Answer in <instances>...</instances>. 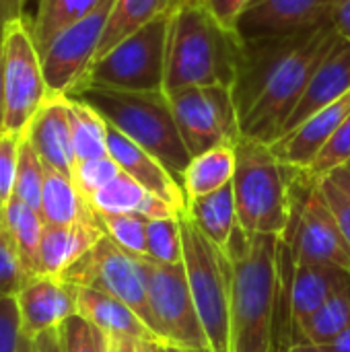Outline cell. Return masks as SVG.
Masks as SVG:
<instances>
[{
  "mask_svg": "<svg viewBox=\"0 0 350 352\" xmlns=\"http://www.w3.org/2000/svg\"><path fill=\"white\" fill-rule=\"evenodd\" d=\"M278 250V235H250L239 225L225 250L229 260L231 352H276Z\"/></svg>",
  "mask_w": 350,
  "mask_h": 352,
  "instance_id": "obj_1",
  "label": "cell"
},
{
  "mask_svg": "<svg viewBox=\"0 0 350 352\" xmlns=\"http://www.w3.org/2000/svg\"><path fill=\"white\" fill-rule=\"evenodd\" d=\"M241 39L206 8L184 2L169 21L165 95L186 87H227L237 74Z\"/></svg>",
  "mask_w": 350,
  "mask_h": 352,
  "instance_id": "obj_2",
  "label": "cell"
},
{
  "mask_svg": "<svg viewBox=\"0 0 350 352\" xmlns=\"http://www.w3.org/2000/svg\"><path fill=\"white\" fill-rule=\"evenodd\" d=\"M233 194L237 225L250 235L283 237L293 221V179L299 169L281 163L270 144L239 138Z\"/></svg>",
  "mask_w": 350,
  "mask_h": 352,
  "instance_id": "obj_3",
  "label": "cell"
},
{
  "mask_svg": "<svg viewBox=\"0 0 350 352\" xmlns=\"http://www.w3.org/2000/svg\"><path fill=\"white\" fill-rule=\"evenodd\" d=\"M72 97L89 103L103 120L132 142L157 157L182 186L192 161L165 93H126L99 87H83Z\"/></svg>",
  "mask_w": 350,
  "mask_h": 352,
  "instance_id": "obj_4",
  "label": "cell"
},
{
  "mask_svg": "<svg viewBox=\"0 0 350 352\" xmlns=\"http://www.w3.org/2000/svg\"><path fill=\"white\" fill-rule=\"evenodd\" d=\"M340 35L330 21L318 25L309 37L274 70L264 91L252 109L241 118V136L272 144L283 136V130L305 95L318 66L336 45Z\"/></svg>",
  "mask_w": 350,
  "mask_h": 352,
  "instance_id": "obj_5",
  "label": "cell"
},
{
  "mask_svg": "<svg viewBox=\"0 0 350 352\" xmlns=\"http://www.w3.org/2000/svg\"><path fill=\"white\" fill-rule=\"evenodd\" d=\"M184 268L210 352H231L229 260L182 212Z\"/></svg>",
  "mask_w": 350,
  "mask_h": 352,
  "instance_id": "obj_6",
  "label": "cell"
},
{
  "mask_svg": "<svg viewBox=\"0 0 350 352\" xmlns=\"http://www.w3.org/2000/svg\"><path fill=\"white\" fill-rule=\"evenodd\" d=\"M171 16H159L97 58L83 87L165 93V52ZM72 97V95H70Z\"/></svg>",
  "mask_w": 350,
  "mask_h": 352,
  "instance_id": "obj_7",
  "label": "cell"
},
{
  "mask_svg": "<svg viewBox=\"0 0 350 352\" xmlns=\"http://www.w3.org/2000/svg\"><path fill=\"white\" fill-rule=\"evenodd\" d=\"M2 76H4V134L25 136L31 122L52 97L45 85L41 54L27 19L2 27Z\"/></svg>",
  "mask_w": 350,
  "mask_h": 352,
  "instance_id": "obj_8",
  "label": "cell"
},
{
  "mask_svg": "<svg viewBox=\"0 0 350 352\" xmlns=\"http://www.w3.org/2000/svg\"><path fill=\"white\" fill-rule=\"evenodd\" d=\"M293 221L281 239L293 245L295 260L332 264L350 272V245L322 194L320 179L303 169L293 179Z\"/></svg>",
  "mask_w": 350,
  "mask_h": 352,
  "instance_id": "obj_9",
  "label": "cell"
},
{
  "mask_svg": "<svg viewBox=\"0 0 350 352\" xmlns=\"http://www.w3.org/2000/svg\"><path fill=\"white\" fill-rule=\"evenodd\" d=\"M153 328L161 344L182 351L210 352L198 311L192 301L182 264H159L142 258Z\"/></svg>",
  "mask_w": 350,
  "mask_h": 352,
  "instance_id": "obj_10",
  "label": "cell"
},
{
  "mask_svg": "<svg viewBox=\"0 0 350 352\" xmlns=\"http://www.w3.org/2000/svg\"><path fill=\"white\" fill-rule=\"evenodd\" d=\"M179 136L192 157L241 138L239 113L227 87H186L167 93Z\"/></svg>",
  "mask_w": 350,
  "mask_h": 352,
  "instance_id": "obj_11",
  "label": "cell"
},
{
  "mask_svg": "<svg viewBox=\"0 0 350 352\" xmlns=\"http://www.w3.org/2000/svg\"><path fill=\"white\" fill-rule=\"evenodd\" d=\"M62 278L76 287L97 289L120 299L130 309H134L138 318L155 334L142 258L124 252L107 235L83 260H78Z\"/></svg>",
  "mask_w": 350,
  "mask_h": 352,
  "instance_id": "obj_12",
  "label": "cell"
},
{
  "mask_svg": "<svg viewBox=\"0 0 350 352\" xmlns=\"http://www.w3.org/2000/svg\"><path fill=\"white\" fill-rule=\"evenodd\" d=\"M113 0H105L83 21L58 33L41 52L45 85L52 97H70L85 82L111 12Z\"/></svg>",
  "mask_w": 350,
  "mask_h": 352,
  "instance_id": "obj_13",
  "label": "cell"
},
{
  "mask_svg": "<svg viewBox=\"0 0 350 352\" xmlns=\"http://www.w3.org/2000/svg\"><path fill=\"white\" fill-rule=\"evenodd\" d=\"M316 27H309V29H303L297 33H289V35L241 39L239 58H237V74H235V82L231 87L233 101H235V107L239 113V122L252 109V105L258 101L260 93L264 91V87L270 80V76L274 74V70L309 37V33Z\"/></svg>",
  "mask_w": 350,
  "mask_h": 352,
  "instance_id": "obj_14",
  "label": "cell"
},
{
  "mask_svg": "<svg viewBox=\"0 0 350 352\" xmlns=\"http://www.w3.org/2000/svg\"><path fill=\"white\" fill-rule=\"evenodd\" d=\"M21 334L35 340L37 336L60 328L78 314L76 285L47 274H31L17 293Z\"/></svg>",
  "mask_w": 350,
  "mask_h": 352,
  "instance_id": "obj_15",
  "label": "cell"
},
{
  "mask_svg": "<svg viewBox=\"0 0 350 352\" xmlns=\"http://www.w3.org/2000/svg\"><path fill=\"white\" fill-rule=\"evenodd\" d=\"M332 0H250L235 33L239 39L289 35L330 21Z\"/></svg>",
  "mask_w": 350,
  "mask_h": 352,
  "instance_id": "obj_16",
  "label": "cell"
},
{
  "mask_svg": "<svg viewBox=\"0 0 350 352\" xmlns=\"http://www.w3.org/2000/svg\"><path fill=\"white\" fill-rule=\"evenodd\" d=\"M349 116L350 93H347L344 97L316 111L293 132L281 136L270 144V148L281 163L293 169H307Z\"/></svg>",
  "mask_w": 350,
  "mask_h": 352,
  "instance_id": "obj_17",
  "label": "cell"
},
{
  "mask_svg": "<svg viewBox=\"0 0 350 352\" xmlns=\"http://www.w3.org/2000/svg\"><path fill=\"white\" fill-rule=\"evenodd\" d=\"M347 285H350V272L344 268L295 260L289 287V346L295 330Z\"/></svg>",
  "mask_w": 350,
  "mask_h": 352,
  "instance_id": "obj_18",
  "label": "cell"
},
{
  "mask_svg": "<svg viewBox=\"0 0 350 352\" xmlns=\"http://www.w3.org/2000/svg\"><path fill=\"white\" fill-rule=\"evenodd\" d=\"M107 153L120 165V169L128 173L132 179H136L142 188L167 200L175 208L186 210V192L177 184V179L167 171V167L149 151H144L142 146H138L111 126L107 130Z\"/></svg>",
  "mask_w": 350,
  "mask_h": 352,
  "instance_id": "obj_19",
  "label": "cell"
},
{
  "mask_svg": "<svg viewBox=\"0 0 350 352\" xmlns=\"http://www.w3.org/2000/svg\"><path fill=\"white\" fill-rule=\"evenodd\" d=\"M27 140L45 167L72 177L74 148L68 97H50L27 130Z\"/></svg>",
  "mask_w": 350,
  "mask_h": 352,
  "instance_id": "obj_20",
  "label": "cell"
},
{
  "mask_svg": "<svg viewBox=\"0 0 350 352\" xmlns=\"http://www.w3.org/2000/svg\"><path fill=\"white\" fill-rule=\"evenodd\" d=\"M103 237L99 217L76 225H45L37 252V274L62 278Z\"/></svg>",
  "mask_w": 350,
  "mask_h": 352,
  "instance_id": "obj_21",
  "label": "cell"
},
{
  "mask_svg": "<svg viewBox=\"0 0 350 352\" xmlns=\"http://www.w3.org/2000/svg\"><path fill=\"white\" fill-rule=\"evenodd\" d=\"M347 93H350V41L340 37L336 45L328 52V56L322 60V64L318 66L305 95L301 97L299 105L289 118L283 130V136L293 132L316 111L344 97Z\"/></svg>",
  "mask_w": 350,
  "mask_h": 352,
  "instance_id": "obj_22",
  "label": "cell"
},
{
  "mask_svg": "<svg viewBox=\"0 0 350 352\" xmlns=\"http://www.w3.org/2000/svg\"><path fill=\"white\" fill-rule=\"evenodd\" d=\"M95 214H138L146 221L179 217L184 210L142 188L128 173H120L105 188L95 192L89 200Z\"/></svg>",
  "mask_w": 350,
  "mask_h": 352,
  "instance_id": "obj_23",
  "label": "cell"
},
{
  "mask_svg": "<svg viewBox=\"0 0 350 352\" xmlns=\"http://www.w3.org/2000/svg\"><path fill=\"white\" fill-rule=\"evenodd\" d=\"M78 316L99 328L107 338H136L159 342L153 330L120 299L89 287H76ZM161 344V342H159Z\"/></svg>",
  "mask_w": 350,
  "mask_h": 352,
  "instance_id": "obj_24",
  "label": "cell"
},
{
  "mask_svg": "<svg viewBox=\"0 0 350 352\" xmlns=\"http://www.w3.org/2000/svg\"><path fill=\"white\" fill-rule=\"evenodd\" d=\"M184 212L192 219V223L210 243L225 252L237 229L233 182L212 194L188 200Z\"/></svg>",
  "mask_w": 350,
  "mask_h": 352,
  "instance_id": "obj_25",
  "label": "cell"
},
{
  "mask_svg": "<svg viewBox=\"0 0 350 352\" xmlns=\"http://www.w3.org/2000/svg\"><path fill=\"white\" fill-rule=\"evenodd\" d=\"M186 0H113L97 58L109 52L124 37L132 35L140 27L159 16H173ZM95 58V60H97Z\"/></svg>",
  "mask_w": 350,
  "mask_h": 352,
  "instance_id": "obj_26",
  "label": "cell"
},
{
  "mask_svg": "<svg viewBox=\"0 0 350 352\" xmlns=\"http://www.w3.org/2000/svg\"><path fill=\"white\" fill-rule=\"evenodd\" d=\"M41 217L45 225H76L95 221L97 214L83 198L72 177L45 167V182L41 194Z\"/></svg>",
  "mask_w": 350,
  "mask_h": 352,
  "instance_id": "obj_27",
  "label": "cell"
},
{
  "mask_svg": "<svg viewBox=\"0 0 350 352\" xmlns=\"http://www.w3.org/2000/svg\"><path fill=\"white\" fill-rule=\"evenodd\" d=\"M235 144L231 142L219 144L202 155L192 157L190 165L186 167L184 182H182V188L188 200L212 194L233 182L235 163H237Z\"/></svg>",
  "mask_w": 350,
  "mask_h": 352,
  "instance_id": "obj_28",
  "label": "cell"
},
{
  "mask_svg": "<svg viewBox=\"0 0 350 352\" xmlns=\"http://www.w3.org/2000/svg\"><path fill=\"white\" fill-rule=\"evenodd\" d=\"M0 227L10 235L29 274H37V252L45 221L39 210L27 206L17 196H10L0 210Z\"/></svg>",
  "mask_w": 350,
  "mask_h": 352,
  "instance_id": "obj_29",
  "label": "cell"
},
{
  "mask_svg": "<svg viewBox=\"0 0 350 352\" xmlns=\"http://www.w3.org/2000/svg\"><path fill=\"white\" fill-rule=\"evenodd\" d=\"M350 330V285L328 299L293 334L291 344L324 346Z\"/></svg>",
  "mask_w": 350,
  "mask_h": 352,
  "instance_id": "obj_30",
  "label": "cell"
},
{
  "mask_svg": "<svg viewBox=\"0 0 350 352\" xmlns=\"http://www.w3.org/2000/svg\"><path fill=\"white\" fill-rule=\"evenodd\" d=\"M105 0H39L35 19L29 23L39 54L58 33L89 16Z\"/></svg>",
  "mask_w": 350,
  "mask_h": 352,
  "instance_id": "obj_31",
  "label": "cell"
},
{
  "mask_svg": "<svg viewBox=\"0 0 350 352\" xmlns=\"http://www.w3.org/2000/svg\"><path fill=\"white\" fill-rule=\"evenodd\" d=\"M70 105V128H72V148L76 161L105 157L107 153V130L109 124L103 116L89 103L68 97Z\"/></svg>",
  "mask_w": 350,
  "mask_h": 352,
  "instance_id": "obj_32",
  "label": "cell"
},
{
  "mask_svg": "<svg viewBox=\"0 0 350 352\" xmlns=\"http://www.w3.org/2000/svg\"><path fill=\"white\" fill-rule=\"evenodd\" d=\"M146 258L159 264H182V214L171 219H153L146 223Z\"/></svg>",
  "mask_w": 350,
  "mask_h": 352,
  "instance_id": "obj_33",
  "label": "cell"
},
{
  "mask_svg": "<svg viewBox=\"0 0 350 352\" xmlns=\"http://www.w3.org/2000/svg\"><path fill=\"white\" fill-rule=\"evenodd\" d=\"M43 182H45V165L35 153V148L31 146V142L27 140V136H23L12 196H17L21 202H25L27 206L35 210H41Z\"/></svg>",
  "mask_w": 350,
  "mask_h": 352,
  "instance_id": "obj_34",
  "label": "cell"
},
{
  "mask_svg": "<svg viewBox=\"0 0 350 352\" xmlns=\"http://www.w3.org/2000/svg\"><path fill=\"white\" fill-rule=\"evenodd\" d=\"M105 235L124 252L146 258V219L138 214H97Z\"/></svg>",
  "mask_w": 350,
  "mask_h": 352,
  "instance_id": "obj_35",
  "label": "cell"
},
{
  "mask_svg": "<svg viewBox=\"0 0 350 352\" xmlns=\"http://www.w3.org/2000/svg\"><path fill=\"white\" fill-rule=\"evenodd\" d=\"M122 173L120 165L111 159V155L76 161L72 169V182L83 194L85 200H89L95 192L105 188L111 179H116Z\"/></svg>",
  "mask_w": 350,
  "mask_h": 352,
  "instance_id": "obj_36",
  "label": "cell"
},
{
  "mask_svg": "<svg viewBox=\"0 0 350 352\" xmlns=\"http://www.w3.org/2000/svg\"><path fill=\"white\" fill-rule=\"evenodd\" d=\"M350 163V116L340 124V128L334 132V136L326 142V146L320 151V155L314 159V163L303 169L314 179H324L332 171L342 169Z\"/></svg>",
  "mask_w": 350,
  "mask_h": 352,
  "instance_id": "obj_37",
  "label": "cell"
},
{
  "mask_svg": "<svg viewBox=\"0 0 350 352\" xmlns=\"http://www.w3.org/2000/svg\"><path fill=\"white\" fill-rule=\"evenodd\" d=\"M60 338L62 352H107V336L78 314L60 326Z\"/></svg>",
  "mask_w": 350,
  "mask_h": 352,
  "instance_id": "obj_38",
  "label": "cell"
},
{
  "mask_svg": "<svg viewBox=\"0 0 350 352\" xmlns=\"http://www.w3.org/2000/svg\"><path fill=\"white\" fill-rule=\"evenodd\" d=\"M29 272L19 256L10 235L0 227V299L17 297V293L29 280Z\"/></svg>",
  "mask_w": 350,
  "mask_h": 352,
  "instance_id": "obj_39",
  "label": "cell"
},
{
  "mask_svg": "<svg viewBox=\"0 0 350 352\" xmlns=\"http://www.w3.org/2000/svg\"><path fill=\"white\" fill-rule=\"evenodd\" d=\"M21 140H23V136H19V134H2L0 136V190H2L4 202L14 192Z\"/></svg>",
  "mask_w": 350,
  "mask_h": 352,
  "instance_id": "obj_40",
  "label": "cell"
},
{
  "mask_svg": "<svg viewBox=\"0 0 350 352\" xmlns=\"http://www.w3.org/2000/svg\"><path fill=\"white\" fill-rule=\"evenodd\" d=\"M320 188H322V194H324L347 243L350 245V194L344 188H340L332 177L320 179Z\"/></svg>",
  "mask_w": 350,
  "mask_h": 352,
  "instance_id": "obj_41",
  "label": "cell"
},
{
  "mask_svg": "<svg viewBox=\"0 0 350 352\" xmlns=\"http://www.w3.org/2000/svg\"><path fill=\"white\" fill-rule=\"evenodd\" d=\"M21 320L17 299H0V352H19Z\"/></svg>",
  "mask_w": 350,
  "mask_h": 352,
  "instance_id": "obj_42",
  "label": "cell"
},
{
  "mask_svg": "<svg viewBox=\"0 0 350 352\" xmlns=\"http://www.w3.org/2000/svg\"><path fill=\"white\" fill-rule=\"evenodd\" d=\"M186 2L200 4V6L206 8L219 23H223L227 29L235 31L237 19H239L241 10L248 6L250 0H186Z\"/></svg>",
  "mask_w": 350,
  "mask_h": 352,
  "instance_id": "obj_43",
  "label": "cell"
},
{
  "mask_svg": "<svg viewBox=\"0 0 350 352\" xmlns=\"http://www.w3.org/2000/svg\"><path fill=\"white\" fill-rule=\"evenodd\" d=\"M330 23L342 39L350 41V0H332Z\"/></svg>",
  "mask_w": 350,
  "mask_h": 352,
  "instance_id": "obj_44",
  "label": "cell"
},
{
  "mask_svg": "<svg viewBox=\"0 0 350 352\" xmlns=\"http://www.w3.org/2000/svg\"><path fill=\"white\" fill-rule=\"evenodd\" d=\"M155 342L136 338H107V352H153Z\"/></svg>",
  "mask_w": 350,
  "mask_h": 352,
  "instance_id": "obj_45",
  "label": "cell"
},
{
  "mask_svg": "<svg viewBox=\"0 0 350 352\" xmlns=\"http://www.w3.org/2000/svg\"><path fill=\"white\" fill-rule=\"evenodd\" d=\"M33 352H62V338L60 328L50 330L33 340Z\"/></svg>",
  "mask_w": 350,
  "mask_h": 352,
  "instance_id": "obj_46",
  "label": "cell"
},
{
  "mask_svg": "<svg viewBox=\"0 0 350 352\" xmlns=\"http://www.w3.org/2000/svg\"><path fill=\"white\" fill-rule=\"evenodd\" d=\"M25 2L27 0H0V19L2 27L10 21L25 16Z\"/></svg>",
  "mask_w": 350,
  "mask_h": 352,
  "instance_id": "obj_47",
  "label": "cell"
},
{
  "mask_svg": "<svg viewBox=\"0 0 350 352\" xmlns=\"http://www.w3.org/2000/svg\"><path fill=\"white\" fill-rule=\"evenodd\" d=\"M326 352H350V330L322 346Z\"/></svg>",
  "mask_w": 350,
  "mask_h": 352,
  "instance_id": "obj_48",
  "label": "cell"
},
{
  "mask_svg": "<svg viewBox=\"0 0 350 352\" xmlns=\"http://www.w3.org/2000/svg\"><path fill=\"white\" fill-rule=\"evenodd\" d=\"M328 177H332L340 188H344L347 192L350 194V171L347 167H342V169H336V171H332Z\"/></svg>",
  "mask_w": 350,
  "mask_h": 352,
  "instance_id": "obj_49",
  "label": "cell"
},
{
  "mask_svg": "<svg viewBox=\"0 0 350 352\" xmlns=\"http://www.w3.org/2000/svg\"><path fill=\"white\" fill-rule=\"evenodd\" d=\"M4 134V76H2V50H0V136Z\"/></svg>",
  "mask_w": 350,
  "mask_h": 352,
  "instance_id": "obj_50",
  "label": "cell"
},
{
  "mask_svg": "<svg viewBox=\"0 0 350 352\" xmlns=\"http://www.w3.org/2000/svg\"><path fill=\"white\" fill-rule=\"evenodd\" d=\"M278 352H326L322 346H316V344H291L287 349Z\"/></svg>",
  "mask_w": 350,
  "mask_h": 352,
  "instance_id": "obj_51",
  "label": "cell"
},
{
  "mask_svg": "<svg viewBox=\"0 0 350 352\" xmlns=\"http://www.w3.org/2000/svg\"><path fill=\"white\" fill-rule=\"evenodd\" d=\"M19 352H33V340L21 334V340H19Z\"/></svg>",
  "mask_w": 350,
  "mask_h": 352,
  "instance_id": "obj_52",
  "label": "cell"
},
{
  "mask_svg": "<svg viewBox=\"0 0 350 352\" xmlns=\"http://www.w3.org/2000/svg\"><path fill=\"white\" fill-rule=\"evenodd\" d=\"M153 352H171L169 346H165V344H159V342H155V351Z\"/></svg>",
  "mask_w": 350,
  "mask_h": 352,
  "instance_id": "obj_53",
  "label": "cell"
},
{
  "mask_svg": "<svg viewBox=\"0 0 350 352\" xmlns=\"http://www.w3.org/2000/svg\"><path fill=\"white\" fill-rule=\"evenodd\" d=\"M171 349V346H169ZM171 352H200V351H182V349H171Z\"/></svg>",
  "mask_w": 350,
  "mask_h": 352,
  "instance_id": "obj_54",
  "label": "cell"
},
{
  "mask_svg": "<svg viewBox=\"0 0 350 352\" xmlns=\"http://www.w3.org/2000/svg\"><path fill=\"white\" fill-rule=\"evenodd\" d=\"M2 206H4V196H2V190H0V210H2Z\"/></svg>",
  "mask_w": 350,
  "mask_h": 352,
  "instance_id": "obj_55",
  "label": "cell"
},
{
  "mask_svg": "<svg viewBox=\"0 0 350 352\" xmlns=\"http://www.w3.org/2000/svg\"><path fill=\"white\" fill-rule=\"evenodd\" d=\"M0 41H2V19H0Z\"/></svg>",
  "mask_w": 350,
  "mask_h": 352,
  "instance_id": "obj_56",
  "label": "cell"
},
{
  "mask_svg": "<svg viewBox=\"0 0 350 352\" xmlns=\"http://www.w3.org/2000/svg\"><path fill=\"white\" fill-rule=\"evenodd\" d=\"M347 169H349V171H350V163H349V165H347Z\"/></svg>",
  "mask_w": 350,
  "mask_h": 352,
  "instance_id": "obj_57",
  "label": "cell"
}]
</instances>
